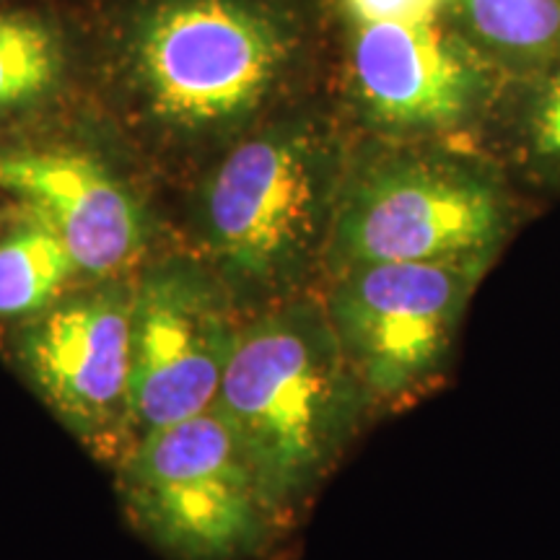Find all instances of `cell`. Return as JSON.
Returning <instances> with one entry per match:
<instances>
[{
  "label": "cell",
  "mask_w": 560,
  "mask_h": 560,
  "mask_svg": "<svg viewBox=\"0 0 560 560\" xmlns=\"http://www.w3.org/2000/svg\"><path fill=\"white\" fill-rule=\"evenodd\" d=\"M213 405L276 520L310 499L371 410L330 317L312 301H285L240 327Z\"/></svg>",
  "instance_id": "1"
},
{
  "label": "cell",
  "mask_w": 560,
  "mask_h": 560,
  "mask_svg": "<svg viewBox=\"0 0 560 560\" xmlns=\"http://www.w3.org/2000/svg\"><path fill=\"white\" fill-rule=\"evenodd\" d=\"M236 335L226 296L206 270L161 262L138 280L130 304L136 439L213 408Z\"/></svg>",
  "instance_id": "7"
},
{
  "label": "cell",
  "mask_w": 560,
  "mask_h": 560,
  "mask_svg": "<svg viewBox=\"0 0 560 560\" xmlns=\"http://www.w3.org/2000/svg\"><path fill=\"white\" fill-rule=\"evenodd\" d=\"M346 21L384 16H423V13H452L454 0H340Z\"/></svg>",
  "instance_id": "14"
},
{
  "label": "cell",
  "mask_w": 560,
  "mask_h": 560,
  "mask_svg": "<svg viewBox=\"0 0 560 560\" xmlns=\"http://www.w3.org/2000/svg\"><path fill=\"white\" fill-rule=\"evenodd\" d=\"M454 11L503 52L542 55L560 42V0H454Z\"/></svg>",
  "instance_id": "13"
},
{
  "label": "cell",
  "mask_w": 560,
  "mask_h": 560,
  "mask_svg": "<svg viewBox=\"0 0 560 560\" xmlns=\"http://www.w3.org/2000/svg\"><path fill=\"white\" fill-rule=\"evenodd\" d=\"M482 260L340 270L327 317L371 408H400L444 371Z\"/></svg>",
  "instance_id": "5"
},
{
  "label": "cell",
  "mask_w": 560,
  "mask_h": 560,
  "mask_svg": "<svg viewBox=\"0 0 560 560\" xmlns=\"http://www.w3.org/2000/svg\"><path fill=\"white\" fill-rule=\"evenodd\" d=\"M332 153L317 130L285 125L231 149L198 198V231L236 289L289 291L327 244Z\"/></svg>",
  "instance_id": "3"
},
{
  "label": "cell",
  "mask_w": 560,
  "mask_h": 560,
  "mask_svg": "<svg viewBox=\"0 0 560 560\" xmlns=\"http://www.w3.org/2000/svg\"><path fill=\"white\" fill-rule=\"evenodd\" d=\"M0 190L24 200L60 236L83 276H117L143 249L145 223L136 198L81 153H0Z\"/></svg>",
  "instance_id": "10"
},
{
  "label": "cell",
  "mask_w": 560,
  "mask_h": 560,
  "mask_svg": "<svg viewBox=\"0 0 560 560\" xmlns=\"http://www.w3.org/2000/svg\"><path fill=\"white\" fill-rule=\"evenodd\" d=\"M503 231L499 192L446 166H395L361 179L332 213L340 270L387 262L482 260Z\"/></svg>",
  "instance_id": "6"
},
{
  "label": "cell",
  "mask_w": 560,
  "mask_h": 560,
  "mask_svg": "<svg viewBox=\"0 0 560 560\" xmlns=\"http://www.w3.org/2000/svg\"><path fill=\"white\" fill-rule=\"evenodd\" d=\"M79 272L73 257L37 215L0 240V319H32L60 299Z\"/></svg>",
  "instance_id": "11"
},
{
  "label": "cell",
  "mask_w": 560,
  "mask_h": 560,
  "mask_svg": "<svg viewBox=\"0 0 560 560\" xmlns=\"http://www.w3.org/2000/svg\"><path fill=\"white\" fill-rule=\"evenodd\" d=\"M532 145L540 156L560 159V75L550 81L532 117Z\"/></svg>",
  "instance_id": "15"
},
{
  "label": "cell",
  "mask_w": 560,
  "mask_h": 560,
  "mask_svg": "<svg viewBox=\"0 0 560 560\" xmlns=\"http://www.w3.org/2000/svg\"><path fill=\"white\" fill-rule=\"evenodd\" d=\"M296 55L289 16L265 0H149L122 42V79L153 130L206 138L249 120Z\"/></svg>",
  "instance_id": "2"
},
{
  "label": "cell",
  "mask_w": 560,
  "mask_h": 560,
  "mask_svg": "<svg viewBox=\"0 0 560 560\" xmlns=\"http://www.w3.org/2000/svg\"><path fill=\"white\" fill-rule=\"evenodd\" d=\"M120 488L140 529L182 560L249 556L276 520L215 405L132 441L120 457Z\"/></svg>",
  "instance_id": "4"
},
{
  "label": "cell",
  "mask_w": 560,
  "mask_h": 560,
  "mask_svg": "<svg viewBox=\"0 0 560 560\" xmlns=\"http://www.w3.org/2000/svg\"><path fill=\"white\" fill-rule=\"evenodd\" d=\"M55 34L37 21L0 16V115L39 102L60 79Z\"/></svg>",
  "instance_id": "12"
},
{
  "label": "cell",
  "mask_w": 560,
  "mask_h": 560,
  "mask_svg": "<svg viewBox=\"0 0 560 560\" xmlns=\"http://www.w3.org/2000/svg\"><path fill=\"white\" fill-rule=\"evenodd\" d=\"M444 19L348 21L355 94L376 122L397 130L450 128L478 102V66Z\"/></svg>",
  "instance_id": "9"
},
{
  "label": "cell",
  "mask_w": 560,
  "mask_h": 560,
  "mask_svg": "<svg viewBox=\"0 0 560 560\" xmlns=\"http://www.w3.org/2000/svg\"><path fill=\"white\" fill-rule=\"evenodd\" d=\"M130 304L120 283L58 299L26 319L21 369L55 416L102 457H122L132 439Z\"/></svg>",
  "instance_id": "8"
}]
</instances>
